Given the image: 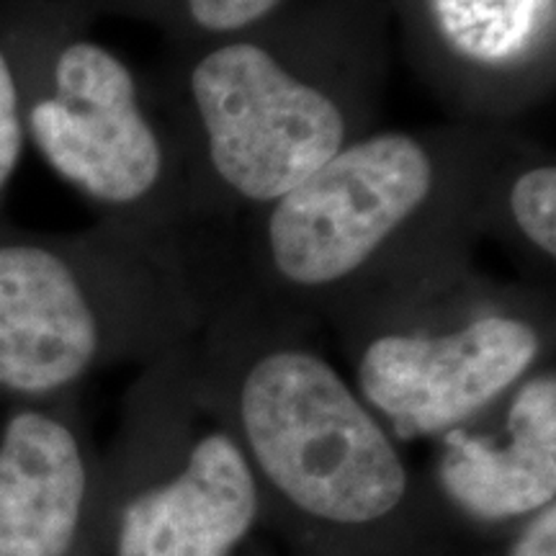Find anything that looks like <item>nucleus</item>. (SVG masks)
Here are the masks:
<instances>
[{
  "mask_svg": "<svg viewBox=\"0 0 556 556\" xmlns=\"http://www.w3.org/2000/svg\"><path fill=\"white\" fill-rule=\"evenodd\" d=\"M523 139L475 119L368 131L274 204L201 229L212 304L364 323L467 274Z\"/></svg>",
  "mask_w": 556,
  "mask_h": 556,
  "instance_id": "f257e3e1",
  "label": "nucleus"
},
{
  "mask_svg": "<svg viewBox=\"0 0 556 556\" xmlns=\"http://www.w3.org/2000/svg\"><path fill=\"white\" fill-rule=\"evenodd\" d=\"M389 0H299L238 37L170 50L152 83L197 229L274 204L374 131Z\"/></svg>",
  "mask_w": 556,
  "mask_h": 556,
  "instance_id": "f03ea898",
  "label": "nucleus"
},
{
  "mask_svg": "<svg viewBox=\"0 0 556 556\" xmlns=\"http://www.w3.org/2000/svg\"><path fill=\"white\" fill-rule=\"evenodd\" d=\"M212 299L199 232L116 219L37 232L0 219V389L52 397L122 340L199 325Z\"/></svg>",
  "mask_w": 556,
  "mask_h": 556,
  "instance_id": "7ed1b4c3",
  "label": "nucleus"
},
{
  "mask_svg": "<svg viewBox=\"0 0 556 556\" xmlns=\"http://www.w3.org/2000/svg\"><path fill=\"white\" fill-rule=\"evenodd\" d=\"M93 21L78 0H0V50L16 78L26 142L101 219L197 232L150 80L93 37Z\"/></svg>",
  "mask_w": 556,
  "mask_h": 556,
  "instance_id": "20e7f679",
  "label": "nucleus"
},
{
  "mask_svg": "<svg viewBox=\"0 0 556 556\" xmlns=\"http://www.w3.org/2000/svg\"><path fill=\"white\" fill-rule=\"evenodd\" d=\"M541 283L497 281L477 268L361 325V400L400 438L467 426L523 381L544 353Z\"/></svg>",
  "mask_w": 556,
  "mask_h": 556,
  "instance_id": "39448f33",
  "label": "nucleus"
},
{
  "mask_svg": "<svg viewBox=\"0 0 556 556\" xmlns=\"http://www.w3.org/2000/svg\"><path fill=\"white\" fill-rule=\"evenodd\" d=\"M235 417L268 482L309 516L361 526L405 497V464L377 413L309 348H258L235 381Z\"/></svg>",
  "mask_w": 556,
  "mask_h": 556,
  "instance_id": "423d86ee",
  "label": "nucleus"
},
{
  "mask_svg": "<svg viewBox=\"0 0 556 556\" xmlns=\"http://www.w3.org/2000/svg\"><path fill=\"white\" fill-rule=\"evenodd\" d=\"M405 16L415 60L464 109L507 124L544 99L554 62V0H389Z\"/></svg>",
  "mask_w": 556,
  "mask_h": 556,
  "instance_id": "0eeeda50",
  "label": "nucleus"
},
{
  "mask_svg": "<svg viewBox=\"0 0 556 556\" xmlns=\"http://www.w3.org/2000/svg\"><path fill=\"white\" fill-rule=\"evenodd\" d=\"M258 486L238 435L214 428L191 443L170 482L127 505L116 556H227L253 526Z\"/></svg>",
  "mask_w": 556,
  "mask_h": 556,
  "instance_id": "6e6552de",
  "label": "nucleus"
},
{
  "mask_svg": "<svg viewBox=\"0 0 556 556\" xmlns=\"http://www.w3.org/2000/svg\"><path fill=\"white\" fill-rule=\"evenodd\" d=\"M443 492L477 518L500 520L544 510L556 497V377L528 374L513 387L503 433H443L438 462Z\"/></svg>",
  "mask_w": 556,
  "mask_h": 556,
  "instance_id": "1a4fd4ad",
  "label": "nucleus"
},
{
  "mask_svg": "<svg viewBox=\"0 0 556 556\" xmlns=\"http://www.w3.org/2000/svg\"><path fill=\"white\" fill-rule=\"evenodd\" d=\"M88 492L73 426L24 407L0 433V556H67Z\"/></svg>",
  "mask_w": 556,
  "mask_h": 556,
  "instance_id": "9d476101",
  "label": "nucleus"
},
{
  "mask_svg": "<svg viewBox=\"0 0 556 556\" xmlns=\"http://www.w3.org/2000/svg\"><path fill=\"white\" fill-rule=\"evenodd\" d=\"M503 240L520 263L544 276L556 263V163L523 139L500 170L486 212L484 238Z\"/></svg>",
  "mask_w": 556,
  "mask_h": 556,
  "instance_id": "9b49d317",
  "label": "nucleus"
},
{
  "mask_svg": "<svg viewBox=\"0 0 556 556\" xmlns=\"http://www.w3.org/2000/svg\"><path fill=\"white\" fill-rule=\"evenodd\" d=\"M93 16H137L160 26L170 50L238 37L299 0H80Z\"/></svg>",
  "mask_w": 556,
  "mask_h": 556,
  "instance_id": "f8f14e48",
  "label": "nucleus"
},
{
  "mask_svg": "<svg viewBox=\"0 0 556 556\" xmlns=\"http://www.w3.org/2000/svg\"><path fill=\"white\" fill-rule=\"evenodd\" d=\"M26 148L24 119H21V101L13 70L0 50V219H3L5 193L16 176L21 157Z\"/></svg>",
  "mask_w": 556,
  "mask_h": 556,
  "instance_id": "ddd939ff",
  "label": "nucleus"
},
{
  "mask_svg": "<svg viewBox=\"0 0 556 556\" xmlns=\"http://www.w3.org/2000/svg\"><path fill=\"white\" fill-rule=\"evenodd\" d=\"M513 556H556V510L554 505L539 510L518 539Z\"/></svg>",
  "mask_w": 556,
  "mask_h": 556,
  "instance_id": "4468645a",
  "label": "nucleus"
}]
</instances>
